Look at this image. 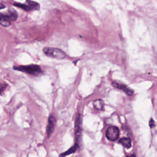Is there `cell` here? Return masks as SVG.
I'll use <instances>...</instances> for the list:
<instances>
[{
	"instance_id": "6da1fadb",
	"label": "cell",
	"mask_w": 157,
	"mask_h": 157,
	"mask_svg": "<svg viewBox=\"0 0 157 157\" xmlns=\"http://www.w3.org/2000/svg\"><path fill=\"white\" fill-rule=\"evenodd\" d=\"M14 70L21 71L33 76H38L42 72L41 68L36 65H30L27 66H14Z\"/></svg>"
},
{
	"instance_id": "7a4b0ae2",
	"label": "cell",
	"mask_w": 157,
	"mask_h": 157,
	"mask_svg": "<svg viewBox=\"0 0 157 157\" xmlns=\"http://www.w3.org/2000/svg\"><path fill=\"white\" fill-rule=\"evenodd\" d=\"M43 52L49 57L56 58L57 60H62L65 58L66 54L65 52L58 48L45 47L43 48Z\"/></svg>"
},
{
	"instance_id": "3957f363",
	"label": "cell",
	"mask_w": 157,
	"mask_h": 157,
	"mask_svg": "<svg viewBox=\"0 0 157 157\" xmlns=\"http://www.w3.org/2000/svg\"><path fill=\"white\" fill-rule=\"evenodd\" d=\"M120 135V130L119 128L115 126H112L107 128L106 131V136L108 140L111 141H115L119 138Z\"/></svg>"
},
{
	"instance_id": "277c9868",
	"label": "cell",
	"mask_w": 157,
	"mask_h": 157,
	"mask_svg": "<svg viewBox=\"0 0 157 157\" xmlns=\"http://www.w3.org/2000/svg\"><path fill=\"white\" fill-rule=\"evenodd\" d=\"M112 85L113 87H114L115 88H117V89L123 91L128 96H132L134 93L133 90L130 89V88L127 85H126L125 83H122L120 81H113L112 82Z\"/></svg>"
},
{
	"instance_id": "5b68a950",
	"label": "cell",
	"mask_w": 157,
	"mask_h": 157,
	"mask_svg": "<svg viewBox=\"0 0 157 157\" xmlns=\"http://www.w3.org/2000/svg\"><path fill=\"white\" fill-rule=\"evenodd\" d=\"M81 123H82V119L81 115L80 114H78L76 117V123H75V136H76V143H79V139L81 138Z\"/></svg>"
},
{
	"instance_id": "8992f818",
	"label": "cell",
	"mask_w": 157,
	"mask_h": 157,
	"mask_svg": "<svg viewBox=\"0 0 157 157\" xmlns=\"http://www.w3.org/2000/svg\"><path fill=\"white\" fill-rule=\"evenodd\" d=\"M56 122H57L56 119L54 116L51 115L48 117V124L47 126V134L48 137H50L51 134L53 133L54 128H55V126L56 125Z\"/></svg>"
},
{
	"instance_id": "52a82bcc",
	"label": "cell",
	"mask_w": 157,
	"mask_h": 157,
	"mask_svg": "<svg viewBox=\"0 0 157 157\" xmlns=\"http://www.w3.org/2000/svg\"><path fill=\"white\" fill-rule=\"evenodd\" d=\"M0 25L4 27H8L10 26V25H11V21H10L7 13L6 14L0 13Z\"/></svg>"
},
{
	"instance_id": "ba28073f",
	"label": "cell",
	"mask_w": 157,
	"mask_h": 157,
	"mask_svg": "<svg viewBox=\"0 0 157 157\" xmlns=\"http://www.w3.org/2000/svg\"><path fill=\"white\" fill-rule=\"evenodd\" d=\"M119 143L125 149H130L131 147V140L130 137H123L119 141Z\"/></svg>"
},
{
	"instance_id": "9c48e42d",
	"label": "cell",
	"mask_w": 157,
	"mask_h": 157,
	"mask_svg": "<svg viewBox=\"0 0 157 157\" xmlns=\"http://www.w3.org/2000/svg\"><path fill=\"white\" fill-rule=\"evenodd\" d=\"M78 147H79V145H78V144H77V143H76L73 146H72L70 149L68 150L65 152H64V153L61 154L60 155V156H65L75 153L76 150L78 149Z\"/></svg>"
},
{
	"instance_id": "30bf717a",
	"label": "cell",
	"mask_w": 157,
	"mask_h": 157,
	"mask_svg": "<svg viewBox=\"0 0 157 157\" xmlns=\"http://www.w3.org/2000/svg\"><path fill=\"white\" fill-rule=\"evenodd\" d=\"M93 105L94 106L95 109L98 111H102L104 109V101L102 100H96L93 101Z\"/></svg>"
},
{
	"instance_id": "8fae6325",
	"label": "cell",
	"mask_w": 157,
	"mask_h": 157,
	"mask_svg": "<svg viewBox=\"0 0 157 157\" xmlns=\"http://www.w3.org/2000/svg\"><path fill=\"white\" fill-rule=\"evenodd\" d=\"M7 14L8 15V17H9L10 21L11 22V21L16 20V19L17 18V17H18V14L14 9H9V11L7 12Z\"/></svg>"
},
{
	"instance_id": "7c38bea8",
	"label": "cell",
	"mask_w": 157,
	"mask_h": 157,
	"mask_svg": "<svg viewBox=\"0 0 157 157\" xmlns=\"http://www.w3.org/2000/svg\"><path fill=\"white\" fill-rule=\"evenodd\" d=\"M149 125L150 126L151 128H154L155 126V121L153 119H151L149 122Z\"/></svg>"
},
{
	"instance_id": "4fadbf2b",
	"label": "cell",
	"mask_w": 157,
	"mask_h": 157,
	"mask_svg": "<svg viewBox=\"0 0 157 157\" xmlns=\"http://www.w3.org/2000/svg\"><path fill=\"white\" fill-rule=\"evenodd\" d=\"M4 8H5V6H4V5L3 4L0 3V10L3 9H4Z\"/></svg>"
}]
</instances>
